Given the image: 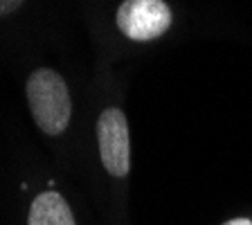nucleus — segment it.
Returning <instances> with one entry per match:
<instances>
[{
  "label": "nucleus",
  "mask_w": 252,
  "mask_h": 225,
  "mask_svg": "<svg viewBox=\"0 0 252 225\" xmlns=\"http://www.w3.org/2000/svg\"><path fill=\"white\" fill-rule=\"evenodd\" d=\"M27 104L36 126L47 135H61L70 124L72 104L68 86L50 68L34 70L27 79Z\"/></svg>",
  "instance_id": "1"
},
{
  "label": "nucleus",
  "mask_w": 252,
  "mask_h": 225,
  "mask_svg": "<svg viewBox=\"0 0 252 225\" xmlns=\"http://www.w3.org/2000/svg\"><path fill=\"white\" fill-rule=\"evenodd\" d=\"M97 144L104 169L113 178H126L131 171V135L124 110L106 108L97 120Z\"/></svg>",
  "instance_id": "2"
},
{
  "label": "nucleus",
  "mask_w": 252,
  "mask_h": 225,
  "mask_svg": "<svg viewBox=\"0 0 252 225\" xmlns=\"http://www.w3.org/2000/svg\"><path fill=\"white\" fill-rule=\"evenodd\" d=\"M117 27L131 41H153L171 27V9L164 0H124L117 9Z\"/></svg>",
  "instance_id": "3"
},
{
  "label": "nucleus",
  "mask_w": 252,
  "mask_h": 225,
  "mask_svg": "<svg viewBox=\"0 0 252 225\" xmlns=\"http://www.w3.org/2000/svg\"><path fill=\"white\" fill-rule=\"evenodd\" d=\"M27 225H77L68 203L57 192H45L36 196L30 207Z\"/></svg>",
  "instance_id": "4"
},
{
  "label": "nucleus",
  "mask_w": 252,
  "mask_h": 225,
  "mask_svg": "<svg viewBox=\"0 0 252 225\" xmlns=\"http://www.w3.org/2000/svg\"><path fill=\"white\" fill-rule=\"evenodd\" d=\"M23 5V0H0V16H9Z\"/></svg>",
  "instance_id": "5"
},
{
  "label": "nucleus",
  "mask_w": 252,
  "mask_h": 225,
  "mask_svg": "<svg viewBox=\"0 0 252 225\" xmlns=\"http://www.w3.org/2000/svg\"><path fill=\"white\" fill-rule=\"evenodd\" d=\"M223 225H252V219H248V216H236V219L227 221V223Z\"/></svg>",
  "instance_id": "6"
}]
</instances>
